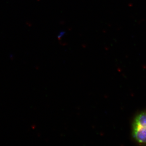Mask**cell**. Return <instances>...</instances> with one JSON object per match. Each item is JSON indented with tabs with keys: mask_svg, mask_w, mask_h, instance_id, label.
Returning <instances> with one entry per match:
<instances>
[{
	"mask_svg": "<svg viewBox=\"0 0 146 146\" xmlns=\"http://www.w3.org/2000/svg\"><path fill=\"white\" fill-rule=\"evenodd\" d=\"M132 128L134 140L139 143L146 144V112L137 115L133 120Z\"/></svg>",
	"mask_w": 146,
	"mask_h": 146,
	"instance_id": "cell-1",
	"label": "cell"
}]
</instances>
